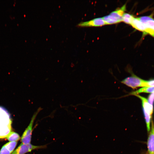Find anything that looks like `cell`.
I'll return each instance as SVG.
<instances>
[{
	"label": "cell",
	"mask_w": 154,
	"mask_h": 154,
	"mask_svg": "<svg viewBox=\"0 0 154 154\" xmlns=\"http://www.w3.org/2000/svg\"><path fill=\"white\" fill-rule=\"evenodd\" d=\"M12 121L8 112L0 106V138H6L11 132Z\"/></svg>",
	"instance_id": "obj_1"
},
{
	"label": "cell",
	"mask_w": 154,
	"mask_h": 154,
	"mask_svg": "<svg viewBox=\"0 0 154 154\" xmlns=\"http://www.w3.org/2000/svg\"><path fill=\"white\" fill-rule=\"evenodd\" d=\"M42 109L41 107L39 108L33 115L29 125L24 132L21 138L22 143L26 144L31 143L34 121L38 114Z\"/></svg>",
	"instance_id": "obj_2"
},
{
	"label": "cell",
	"mask_w": 154,
	"mask_h": 154,
	"mask_svg": "<svg viewBox=\"0 0 154 154\" xmlns=\"http://www.w3.org/2000/svg\"><path fill=\"white\" fill-rule=\"evenodd\" d=\"M153 13L149 16H143L138 17L143 23L145 28L144 33L143 36L149 35L154 38V19L153 18Z\"/></svg>",
	"instance_id": "obj_3"
},
{
	"label": "cell",
	"mask_w": 154,
	"mask_h": 154,
	"mask_svg": "<svg viewBox=\"0 0 154 154\" xmlns=\"http://www.w3.org/2000/svg\"><path fill=\"white\" fill-rule=\"evenodd\" d=\"M46 147V145H35L21 143L11 154H25L34 150L45 148Z\"/></svg>",
	"instance_id": "obj_4"
},
{
	"label": "cell",
	"mask_w": 154,
	"mask_h": 154,
	"mask_svg": "<svg viewBox=\"0 0 154 154\" xmlns=\"http://www.w3.org/2000/svg\"><path fill=\"white\" fill-rule=\"evenodd\" d=\"M144 80L134 74L127 77L123 80L121 83L133 89L143 87Z\"/></svg>",
	"instance_id": "obj_5"
},
{
	"label": "cell",
	"mask_w": 154,
	"mask_h": 154,
	"mask_svg": "<svg viewBox=\"0 0 154 154\" xmlns=\"http://www.w3.org/2000/svg\"><path fill=\"white\" fill-rule=\"evenodd\" d=\"M105 25L106 24L102 18H97L88 21L80 23L77 26L80 27H99Z\"/></svg>",
	"instance_id": "obj_6"
},
{
	"label": "cell",
	"mask_w": 154,
	"mask_h": 154,
	"mask_svg": "<svg viewBox=\"0 0 154 154\" xmlns=\"http://www.w3.org/2000/svg\"><path fill=\"white\" fill-rule=\"evenodd\" d=\"M150 130L147 142L148 151L149 154H154V124L153 121Z\"/></svg>",
	"instance_id": "obj_7"
},
{
	"label": "cell",
	"mask_w": 154,
	"mask_h": 154,
	"mask_svg": "<svg viewBox=\"0 0 154 154\" xmlns=\"http://www.w3.org/2000/svg\"><path fill=\"white\" fill-rule=\"evenodd\" d=\"M134 96L137 97L141 100L143 111L151 116L153 111V106L150 105L148 102L147 99L145 97L138 94L135 95Z\"/></svg>",
	"instance_id": "obj_8"
},
{
	"label": "cell",
	"mask_w": 154,
	"mask_h": 154,
	"mask_svg": "<svg viewBox=\"0 0 154 154\" xmlns=\"http://www.w3.org/2000/svg\"><path fill=\"white\" fill-rule=\"evenodd\" d=\"M126 9V4H125L120 8L111 12L109 15L121 22L122 21V16L125 13Z\"/></svg>",
	"instance_id": "obj_9"
},
{
	"label": "cell",
	"mask_w": 154,
	"mask_h": 154,
	"mask_svg": "<svg viewBox=\"0 0 154 154\" xmlns=\"http://www.w3.org/2000/svg\"><path fill=\"white\" fill-rule=\"evenodd\" d=\"M130 25L135 29L142 32L143 34L145 31V28L143 24L138 17H134Z\"/></svg>",
	"instance_id": "obj_10"
},
{
	"label": "cell",
	"mask_w": 154,
	"mask_h": 154,
	"mask_svg": "<svg viewBox=\"0 0 154 154\" xmlns=\"http://www.w3.org/2000/svg\"><path fill=\"white\" fill-rule=\"evenodd\" d=\"M152 93L154 92V87H145L142 88L135 91L132 92L129 95L137 94L141 93Z\"/></svg>",
	"instance_id": "obj_11"
},
{
	"label": "cell",
	"mask_w": 154,
	"mask_h": 154,
	"mask_svg": "<svg viewBox=\"0 0 154 154\" xmlns=\"http://www.w3.org/2000/svg\"><path fill=\"white\" fill-rule=\"evenodd\" d=\"M102 18L106 25H111L121 22L120 21L109 14L104 17Z\"/></svg>",
	"instance_id": "obj_12"
},
{
	"label": "cell",
	"mask_w": 154,
	"mask_h": 154,
	"mask_svg": "<svg viewBox=\"0 0 154 154\" xmlns=\"http://www.w3.org/2000/svg\"><path fill=\"white\" fill-rule=\"evenodd\" d=\"M6 138L10 142L17 141L21 139L19 134L13 131L11 132Z\"/></svg>",
	"instance_id": "obj_13"
},
{
	"label": "cell",
	"mask_w": 154,
	"mask_h": 154,
	"mask_svg": "<svg viewBox=\"0 0 154 154\" xmlns=\"http://www.w3.org/2000/svg\"><path fill=\"white\" fill-rule=\"evenodd\" d=\"M134 17L132 15L125 13L122 16V21L127 24L130 25Z\"/></svg>",
	"instance_id": "obj_14"
},
{
	"label": "cell",
	"mask_w": 154,
	"mask_h": 154,
	"mask_svg": "<svg viewBox=\"0 0 154 154\" xmlns=\"http://www.w3.org/2000/svg\"><path fill=\"white\" fill-rule=\"evenodd\" d=\"M17 141L9 142L4 145L11 153L14 150L17 144Z\"/></svg>",
	"instance_id": "obj_15"
},
{
	"label": "cell",
	"mask_w": 154,
	"mask_h": 154,
	"mask_svg": "<svg viewBox=\"0 0 154 154\" xmlns=\"http://www.w3.org/2000/svg\"><path fill=\"white\" fill-rule=\"evenodd\" d=\"M154 87V80L148 81L144 80L143 87Z\"/></svg>",
	"instance_id": "obj_16"
},
{
	"label": "cell",
	"mask_w": 154,
	"mask_h": 154,
	"mask_svg": "<svg viewBox=\"0 0 154 154\" xmlns=\"http://www.w3.org/2000/svg\"><path fill=\"white\" fill-rule=\"evenodd\" d=\"M147 100L150 105L153 106L154 102V92L151 93L149 95Z\"/></svg>",
	"instance_id": "obj_17"
},
{
	"label": "cell",
	"mask_w": 154,
	"mask_h": 154,
	"mask_svg": "<svg viewBox=\"0 0 154 154\" xmlns=\"http://www.w3.org/2000/svg\"><path fill=\"white\" fill-rule=\"evenodd\" d=\"M11 153L4 145L0 151V154H11Z\"/></svg>",
	"instance_id": "obj_18"
}]
</instances>
